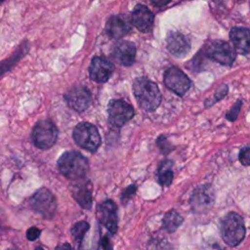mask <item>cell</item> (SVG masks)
Returning a JSON list of instances; mask_svg holds the SVG:
<instances>
[{"instance_id": "obj_1", "label": "cell", "mask_w": 250, "mask_h": 250, "mask_svg": "<svg viewBox=\"0 0 250 250\" xmlns=\"http://www.w3.org/2000/svg\"><path fill=\"white\" fill-rule=\"evenodd\" d=\"M133 93L138 104L145 110L152 111L161 103V93L158 86L145 77H139L134 80Z\"/></svg>"}, {"instance_id": "obj_2", "label": "cell", "mask_w": 250, "mask_h": 250, "mask_svg": "<svg viewBox=\"0 0 250 250\" xmlns=\"http://www.w3.org/2000/svg\"><path fill=\"white\" fill-rule=\"evenodd\" d=\"M58 168L65 178L76 181L86 176L89 170V162L82 153L76 150H69L60 156Z\"/></svg>"}, {"instance_id": "obj_3", "label": "cell", "mask_w": 250, "mask_h": 250, "mask_svg": "<svg viewBox=\"0 0 250 250\" xmlns=\"http://www.w3.org/2000/svg\"><path fill=\"white\" fill-rule=\"evenodd\" d=\"M221 234L223 240L229 246L238 245L245 237L244 221L234 212L227 214L221 222Z\"/></svg>"}, {"instance_id": "obj_4", "label": "cell", "mask_w": 250, "mask_h": 250, "mask_svg": "<svg viewBox=\"0 0 250 250\" xmlns=\"http://www.w3.org/2000/svg\"><path fill=\"white\" fill-rule=\"evenodd\" d=\"M59 131L50 119H41L35 123L31 131L33 145L40 149L51 148L57 142Z\"/></svg>"}, {"instance_id": "obj_5", "label": "cell", "mask_w": 250, "mask_h": 250, "mask_svg": "<svg viewBox=\"0 0 250 250\" xmlns=\"http://www.w3.org/2000/svg\"><path fill=\"white\" fill-rule=\"evenodd\" d=\"M73 140L82 148L95 151L101 145V136L95 125L89 122L78 123L72 133Z\"/></svg>"}, {"instance_id": "obj_6", "label": "cell", "mask_w": 250, "mask_h": 250, "mask_svg": "<svg viewBox=\"0 0 250 250\" xmlns=\"http://www.w3.org/2000/svg\"><path fill=\"white\" fill-rule=\"evenodd\" d=\"M30 208L46 219H51L56 213L57 202L54 194L46 188L37 189L28 199Z\"/></svg>"}, {"instance_id": "obj_7", "label": "cell", "mask_w": 250, "mask_h": 250, "mask_svg": "<svg viewBox=\"0 0 250 250\" xmlns=\"http://www.w3.org/2000/svg\"><path fill=\"white\" fill-rule=\"evenodd\" d=\"M190 207L196 214L209 212L215 203V192L211 185H201L197 187L189 199Z\"/></svg>"}, {"instance_id": "obj_8", "label": "cell", "mask_w": 250, "mask_h": 250, "mask_svg": "<svg viewBox=\"0 0 250 250\" xmlns=\"http://www.w3.org/2000/svg\"><path fill=\"white\" fill-rule=\"evenodd\" d=\"M205 54L208 58L223 65H231L235 60V51L224 40L210 42L205 49Z\"/></svg>"}, {"instance_id": "obj_9", "label": "cell", "mask_w": 250, "mask_h": 250, "mask_svg": "<svg viewBox=\"0 0 250 250\" xmlns=\"http://www.w3.org/2000/svg\"><path fill=\"white\" fill-rule=\"evenodd\" d=\"M108 121L115 127H121L135 114L133 106L122 100H111L107 105Z\"/></svg>"}, {"instance_id": "obj_10", "label": "cell", "mask_w": 250, "mask_h": 250, "mask_svg": "<svg viewBox=\"0 0 250 250\" xmlns=\"http://www.w3.org/2000/svg\"><path fill=\"white\" fill-rule=\"evenodd\" d=\"M163 77L165 86L179 96H183L190 88V79L183 70L176 66L169 67L164 72Z\"/></svg>"}, {"instance_id": "obj_11", "label": "cell", "mask_w": 250, "mask_h": 250, "mask_svg": "<svg viewBox=\"0 0 250 250\" xmlns=\"http://www.w3.org/2000/svg\"><path fill=\"white\" fill-rule=\"evenodd\" d=\"M68 106L75 111L82 112L88 108L91 104L92 96L90 91L84 86L78 85L72 87L64 96Z\"/></svg>"}, {"instance_id": "obj_12", "label": "cell", "mask_w": 250, "mask_h": 250, "mask_svg": "<svg viewBox=\"0 0 250 250\" xmlns=\"http://www.w3.org/2000/svg\"><path fill=\"white\" fill-rule=\"evenodd\" d=\"M97 217L99 222L105 227L111 233L117 231L118 217L117 207L112 200H105L97 207Z\"/></svg>"}, {"instance_id": "obj_13", "label": "cell", "mask_w": 250, "mask_h": 250, "mask_svg": "<svg viewBox=\"0 0 250 250\" xmlns=\"http://www.w3.org/2000/svg\"><path fill=\"white\" fill-rule=\"evenodd\" d=\"M154 21L153 13L143 4H137L131 13V22L141 32H148Z\"/></svg>"}, {"instance_id": "obj_14", "label": "cell", "mask_w": 250, "mask_h": 250, "mask_svg": "<svg viewBox=\"0 0 250 250\" xmlns=\"http://www.w3.org/2000/svg\"><path fill=\"white\" fill-rule=\"evenodd\" d=\"M166 47L174 57L184 58L190 50V42L183 33L170 31L166 37Z\"/></svg>"}, {"instance_id": "obj_15", "label": "cell", "mask_w": 250, "mask_h": 250, "mask_svg": "<svg viewBox=\"0 0 250 250\" xmlns=\"http://www.w3.org/2000/svg\"><path fill=\"white\" fill-rule=\"evenodd\" d=\"M113 65L106 59L102 57H94L89 66L90 78L98 83L106 82L111 76Z\"/></svg>"}, {"instance_id": "obj_16", "label": "cell", "mask_w": 250, "mask_h": 250, "mask_svg": "<svg viewBox=\"0 0 250 250\" xmlns=\"http://www.w3.org/2000/svg\"><path fill=\"white\" fill-rule=\"evenodd\" d=\"M131 30V25L126 17L122 15H112L107 19L105 31L110 38L120 39Z\"/></svg>"}, {"instance_id": "obj_17", "label": "cell", "mask_w": 250, "mask_h": 250, "mask_svg": "<svg viewBox=\"0 0 250 250\" xmlns=\"http://www.w3.org/2000/svg\"><path fill=\"white\" fill-rule=\"evenodd\" d=\"M229 39L235 51L241 55H248L250 51V31L248 27L234 26L229 31Z\"/></svg>"}, {"instance_id": "obj_18", "label": "cell", "mask_w": 250, "mask_h": 250, "mask_svg": "<svg viewBox=\"0 0 250 250\" xmlns=\"http://www.w3.org/2000/svg\"><path fill=\"white\" fill-rule=\"evenodd\" d=\"M112 57L119 64L129 66L133 64L136 57V46L131 41L118 42L112 52Z\"/></svg>"}, {"instance_id": "obj_19", "label": "cell", "mask_w": 250, "mask_h": 250, "mask_svg": "<svg viewBox=\"0 0 250 250\" xmlns=\"http://www.w3.org/2000/svg\"><path fill=\"white\" fill-rule=\"evenodd\" d=\"M28 50L29 42L27 40H23L10 57L3 61H0V77L11 71L18 64V62L27 54Z\"/></svg>"}, {"instance_id": "obj_20", "label": "cell", "mask_w": 250, "mask_h": 250, "mask_svg": "<svg viewBox=\"0 0 250 250\" xmlns=\"http://www.w3.org/2000/svg\"><path fill=\"white\" fill-rule=\"evenodd\" d=\"M72 196L82 208L90 209L93 202L91 184L88 182L74 186L72 188Z\"/></svg>"}, {"instance_id": "obj_21", "label": "cell", "mask_w": 250, "mask_h": 250, "mask_svg": "<svg viewBox=\"0 0 250 250\" xmlns=\"http://www.w3.org/2000/svg\"><path fill=\"white\" fill-rule=\"evenodd\" d=\"M173 162L171 160H163L157 170V182L163 187H169L173 181Z\"/></svg>"}, {"instance_id": "obj_22", "label": "cell", "mask_w": 250, "mask_h": 250, "mask_svg": "<svg viewBox=\"0 0 250 250\" xmlns=\"http://www.w3.org/2000/svg\"><path fill=\"white\" fill-rule=\"evenodd\" d=\"M184 219L175 210L168 211L162 220L163 228L168 232H174L182 224Z\"/></svg>"}, {"instance_id": "obj_23", "label": "cell", "mask_w": 250, "mask_h": 250, "mask_svg": "<svg viewBox=\"0 0 250 250\" xmlns=\"http://www.w3.org/2000/svg\"><path fill=\"white\" fill-rule=\"evenodd\" d=\"M89 229V224L85 221H80L78 223H76L70 229V233L73 237V239L75 240L77 245H81L82 240L84 238L85 233L87 232V230Z\"/></svg>"}, {"instance_id": "obj_24", "label": "cell", "mask_w": 250, "mask_h": 250, "mask_svg": "<svg viewBox=\"0 0 250 250\" xmlns=\"http://www.w3.org/2000/svg\"><path fill=\"white\" fill-rule=\"evenodd\" d=\"M239 161L245 165V166H248L250 164V148L248 146H244L243 148L240 149V152H239Z\"/></svg>"}, {"instance_id": "obj_25", "label": "cell", "mask_w": 250, "mask_h": 250, "mask_svg": "<svg viewBox=\"0 0 250 250\" xmlns=\"http://www.w3.org/2000/svg\"><path fill=\"white\" fill-rule=\"evenodd\" d=\"M240 106H241V101H237V103H235L233 104V106L231 107V109L226 114L227 119H229L230 121L235 120V118H236V116H237V114L240 110Z\"/></svg>"}, {"instance_id": "obj_26", "label": "cell", "mask_w": 250, "mask_h": 250, "mask_svg": "<svg viewBox=\"0 0 250 250\" xmlns=\"http://www.w3.org/2000/svg\"><path fill=\"white\" fill-rule=\"evenodd\" d=\"M41 230L36 227H31L26 230V238L29 241H34L39 238Z\"/></svg>"}, {"instance_id": "obj_27", "label": "cell", "mask_w": 250, "mask_h": 250, "mask_svg": "<svg viewBox=\"0 0 250 250\" xmlns=\"http://www.w3.org/2000/svg\"><path fill=\"white\" fill-rule=\"evenodd\" d=\"M228 93V86L227 85H221L215 92V101L218 102L221 99H223Z\"/></svg>"}, {"instance_id": "obj_28", "label": "cell", "mask_w": 250, "mask_h": 250, "mask_svg": "<svg viewBox=\"0 0 250 250\" xmlns=\"http://www.w3.org/2000/svg\"><path fill=\"white\" fill-rule=\"evenodd\" d=\"M135 191H136V187L135 186H130V187H128L125 190H124V192H123V194H122V201L123 202H125V201H127L134 193H135Z\"/></svg>"}, {"instance_id": "obj_29", "label": "cell", "mask_w": 250, "mask_h": 250, "mask_svg": "<svg viewBox=\"0 0 250 250\" xmlns=\"http://www.w3.org/2000/svg\"><path fill=\"white\" fill-rule=\"evenodd\" d=\"M150 3L154 6V7H163L165 5H167L171 0H149Z\"/></svg>"}, {"instance_id": "obj_30", "label": "cell", "mask_w": 250, "mask_h": 250, "mask_svg": "<svg viewBox=\"0 0 250 250\" xmlns=\"http://www.w3.org/2000/svg\"><path fill=\"white\" fill-rule=\"evenodd\" d=\"M100 247H102L103 249H108V248L111 247L110 244H109V239H108L106 236H104V237L101 239Z\"/></svg>"}, {"instance_id": "obj_31", "label": "cell", "mask_w": 250, "mask_h": 250, "mask_svg": "<svg viewBox=\"0 0 250 250\" xmlns=\"http://www.w3.org/2000/svg\"><path fill=\"white\" fill-rule=\"evenodd\" d=\"M5 224H6V216H5L4 211L0 209V232L3 231Z\"/></svg>"}, {"instance_id": "obj_32", "label": "cell", "mask_w": 250, "mask_h": 250, "mask_svg": "<svg viewBox=\"0 0 250 250\" xmlns=\"http://www.w3.org/2000/svg\"><path fill=\"white\" fill-rule=\"evenodd\" d=\"M58 248H71V246L69 244H64V245H61L58 246Z\"/></svg>"}, {"instance_id": "obj_33", "label": "cell", "mask_w": 250, "mask_h": 250, "mask_svg": "<svg viewBox=\"0 0 250 250\" xmlns=\"http://www.w3.org/2000/svg\"><path fill=\"white\" fill-rule=\"evenodd\" d=\"M5 0H0V3H2V2H4Z\"/></svg>"}]
</instances>
